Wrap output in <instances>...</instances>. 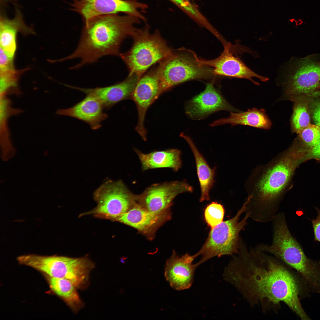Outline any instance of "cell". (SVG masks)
I'll list each match as a JSON object with an SVG mask.
<instances>
[{
	"label": "cell",
	"mask_w": 320,
	"mask_h": 320,
	"mask_svg": "<svg viewBox=\"0 0 320 320\" xmlns=\"http://www.w3.org/2000/svg\"><path fill=\"white\" fill-rule=\"evenodd\" d=\"M19 32L24 35L35 33L32 28L25 25L21 13L16 8L13 19H9L3 16L0 17V47L12 59H14L17 49L16 36Z\"/></svg>",
	"instance_id": "ffe728a7"
},
{
	"label": "cell",
	"mask_w": 320,
	"mask_h": 320,
	"mask_svg": "<svg viewBox=\"0 0 320 320\" xmlns=\"http://www.w3.org/2000/svg\"><path fill=\"white\" fill-rule=\"evenodd\" d=\"M104 108L94 97L87 95L81 100L67 109H59L56 113L60 115L70 116L87 124L93 130L98 129L101 123L106 119L108 115L103 111Z\"/></svg>",
	"instance_id": "d6986e66"
},
{
	"label": "cell",
	"mask_w": 320,
	"mask_h": 320,
	"mask_svg": "<svg viewBox=\"0 0 320 320\" xmlns=\"http://www.w3.org/2000/svg\"><path fill=\"white\" fill-rule=\"evenodd\" d=\"M169 210L157 213L145 209L137 201L115 221L137 230L149 239H153L157 229L171 218Z\"/></svg>",
	"instance_id": "9a60e30c"
},
{
	"label": "cell",
	"mask_w": 320,
	"mask_h": 320,
	"mask_svg": "<svg viewBox=\"0 0 320 320\" xmlns=\"http://www.w3.org/2000/svg\"><path fill=\"white\" fill-rule=\"evenodd\" d=\"M225 210L223 206L216 202H212L207 206L204 212L205 220L212 228L223 221Z\"/></svg>",
	"instance_id": "83f0119b"
},
{
	"label": "cell",
	"mask_w": 320,
	"mask_h": 320,
	"mask_svg": "<svg viewBox=\"0 0 320 320\" xmlns=\"http://www.w3.org/2000/svg\"><path fill=\"white\" fill-rule=\"evenodd\" d=\"M135 2L124 0H73L72 9L83 17L85 24L100 15L119 12L137 15L139 7Z\"/></svg>",
	"instance_id": "2e32d148"
},
{
	"label": "cell",
	"mask_w": 320,
	"mask_h": 320,
	"mask_svg": "<svg viewBox=\"0 0 320 320\" xmlns=\"http://www.w3.org/2000/svg\"><path fill=\"white\" fill-rule=\"evenodd\" d=\"M246 209L244 202L233 217L211 228L203 245L195 254L197 257L201 256L199 261L196 263L198 266L213 257L231 255L238 252L241 238L240 233L247 225L249 218V214L245 213L244 217L239 221Z\"/></svg>",
	"instance_id": "ba28073f"
},
{
	"label": "cell",
	"mask_w": 320,
	"mask_h": 320,
	"mask_svg": "<svg viewBox=\"0 0 320 320\" xmlns=\"http://www.w3.org/2000/svg\"><path fill=\"white\" fill-rule=\"evenodd\" d=\"M222 110L239 112L226 100L211 83L207 84L204 90L188 101L185 106V114L193 120L204 119L213 113Z\"/></svg>",
	"instance_id": "4fadbf2b"
},
{
	"label": "cell",
	"mask_w": 320,
	"mask_h": 320,
	"mask_svg": "<svg viewBox=\"0 0 320 320\" xmlns=\"http://www.w3.org/2000/svg\"><path fill=\"white\" fill-rule=\"evenodd\" d=\"M320 86V55L297 60L291 66L284 87L286 97L294 99L313 93Z\"/></svg>",
	"instance_id": "30bf717a"
},
{
	"label": "cell",
	"mask_w": 320,
	"mask_h": 320,
	"mask_svg": "<svg viewBox=\"0 0 320 320\" xmlns=\"http://www.w3.org/2000/svg\"><path fill=\"white\" fill-rule=\"evenodd\" d=\"M232 46L229 43L224 47V49L220 55L215 59L205 60L198 57V61L202 65L211 68L215 76L246 79L257 85H259V83L254 81L252 78H257L263 82L268 80L267 78L253 71L238 57L235 56Z\"/></svg>",
	"instance_id": "5bb4252c"
},
{
	"label": "cell",
	"mask_w": 320,
	"mask_h": 320,
	"mask_svg": "<svg viewBox=\"0 0 320 320\" xmlns=\"http://www.w3.org/2000/svg\"><path fill=\"white\" fill-rule=\"evenodd\" d=\"M293 149L281 153L256 168L247 184L245 213L261 223L271 222L279 209L296 164Z\"/></svg>",
	"instance_id": "7a4b0ae2"
},
{
	"label": "cell",
	"mask_w": 320,
	"mask_h": 320,
	"mask_svg": "<svg viewBox=\"0 0 320 320\" xmlns=\"http://www.w3.org/2000/svg\"><path fill=\"white\" fill-rule=\"evenodd\" d=\"M17 260L19 263L41 271L49 277L68 279L76 288L85 284L94 266L85 257L76 258L32 254L19 256Z\"/></svg>",
	"instance_id": "52a82bcc"
},
{
	"label": "cell",
	"mask_w": 320,
	"mask_h": 320,
	"mask_svg": "<svg viewBox=\"0 0 320 320\" xmlns=\"http://www.w3.org/2000/svg\"><path fill=\"white\" fill-rule=\"evenodd\" d=\"M192 187L185 181L155 184L136 195L137 202L153 212L160 213L170 210L175 198L180 194L192 193Z\"/></svg>",
	"instance_id": "8fae6325"
},
{
	"label": "cell",
	"mask_w": 320,
	"mask_h": 320,
	"mask_svg": "<svg viewBox=\"0 0 320 320\" xmlns=\"http://www.w3.org/2000/svg\"><path fill=\"white\" fill-rule=\"evenodd\" d=\"M0 136L1 145L3 148H10L12 145L8 126L9 118L22 113L23 111L13 108L11 100L7 96H0Z\"/></svg>",
	"instance_id": "d4e9b609"
},
{
	"label": "cell",
	"mask_w": 320,
	"mask_h": 320,
	"mask_svg": "<svg viewBox=\"0 0 320 320\" xmlns=\"http://www.w3.org/2000/svg\"><path fill=\"white\" fill-rule=\"evenodd\" d=\"M93 195L97 206L80 216L92 215L98 218L115 221L136 201V195L121 180L106 181L95 191Z\"/></svg>",
	"instance_id": "9c48e42d"
},
{
	"label": "cell",
	"mask_w": 320,
	"mask_h": 320,
	"mask_svg": "<svg viewBox=\"0 0 320 320\" xmlns=\"http://www.w3.org/2000/svg\"><path fill=\"white\" fill-rule=\"evenodd\" d=\"M192 50H173L156 68L162 93L184 82L207 79L215 76L212 68L201 64Z\"/></svg>",
	"instance_id": "5b68a950"
},
{
	"label": "cell",
	"mask_w": 320,
	"mask_h": 320,
	"mask_svg": "<svg viewBox=\"0 0 320 320\" xmlns=\"http://www.w3.org/2000/svg\"><path fill=\"white\" fill-rule=\"evenodd\" d=\"M26 69L16 70L13 63L0 68V96L10 95L19 96L22 94L18 82L21 74Z\"/></svg>",
	"instance_id": "484cf974"
},
{
	"label": "cell",
	"mask_w": 320,
	"mask_h": 320,
	"mask_svg": "<svg viewBox=\"0 0 320 320\" xmlns=\"http://www.w3.org/2000/svg\"><path fill=\"white\" fill-rule=\"evenodd\" d=\"M226 124L232 126L241 125L265 129H269L272 124L264 109L253 108L245 112H231L228 117L215 121L209 125L214 127Z\"/></svg>",
	"instance_id": "7402d4cb"
},
{
	"label": "cell",
	"mask_w": 320,
	"mask_h": 320,
	"mask_svg": "<svg viewBox=\"0 0 320 320\" xmlns=\"http://www.w3.org/2000/svg\"><path fill=\"white\" fill-rule=\"evenodd\" d=\"M180 136L188 144L195 158L197 173L201 188V202L209 199V193L215 182L216 167L212 169L207 163L203 155L199 151L191 139L183 133Z\"/></svg>",
	"instance_id": "603a6c76"
},
{
	"label": "cell",
	"mask_w": 320,
	"mask_h": 320,
	"mask_svg": "<svg viewBox=\"0 0 320 320\" xmlns=\"http://www.w3.org/2000/svg\"><path fill=\"white\" fill-rule=\"evenodd\" d=\"M131 36L133 40L132 47L120 56L128 68L129 75L134 74L140 79L150 67L173 50L157 31L151 34L147 28L135 29Z\"/></svg>",
	"instance_id": "8992f818"
},
{
	"label": "cell",
	"mask_w": 320,
	"mask_h": 320,
	"mask_svg": "<svg viewBox=\"0 0 320 320\" xmlns=\"http://www.w3.org/2000/svg\"><path fill=\"white\" fill-rule=\"evenodd\" d=\"M241 239L237 255L224 271L225 280L263 311L277 309L282 302L301 319H308L300 303L299 282L287 265L272 255L249 249Z\"/></svg>",
	"instance_id": "6da1fadb"
},
{
	"label": "cell",
	"mask_w": 320,
	"mask_h": 320,
	"mask_svg": "<svg viewBox=\"0 0 320 320\" xmlns=\"http://www.w3.org/2000/svg\"><path fill=\"white\" fill-rule=\"evenodd\" d=\"M299 134L303 141L311 147L320 141V127L316 125L310 124Z\"/></svg>",
	"instance_id": "f1b7e54d"
},
{
	"label": "cell",
	"mask_w": 320,
	"mask_h": 320,
	"mask_svg": "<svg viewBox=\"0 0 320 320\" xmlns=\"http://www.w3.org/2000/svg\"><path fill=\"white\" fill-rule=\"evenodd\" d=\"M128 20L126 17L115 14L92 18L85 24L74 52L59 61L79 58L80 62L71 68L74 69L95 62L105 55L120 56L121 43L127 36H131L135 30Z\"/></svg>",
	"instance_id": "3957f363"
},
{
	"label": "cell",
	"mask_w": 320,
	"mask_h": 320,
	"mask_svg": "<svg viewBox=\"0 0 320 320\" xmlns=\"http://www.w3.org/2000/svg\"><path fill=\"white\" fill-rule=\"evenodd\" d=\"M134 151L139 157L143 171L167 168L177 172L182 166L181 152L177 149L154 151L146 154L136 149Z\"/></svg>",
	"instance_id": "44dd1931"
},
{
	"label": "cell",
	"mask_w": 320,
	"mask_h": 320,
	"mask_svg": "<svg viewBox=\"0 0 320 320\" xmlns=\"http://www.w3.org/2000/svg\"><path fill=\"white\" fill-rule=\"evenodd\" d=\"M313 119L316 125L320 127V100L315 102L312 108Z\"/></svg>",
	"instance_id": "4dcf8cb0"
},
{
	"label": "cell",
	"mask_w": 320,
	"mask_h": 320,
	"mask_svg": "<svg viewBox=\"0 0 320 320\" xmlns=\"http://www.w3.org/2000/svg\"><path fill=\"white\" fill-rule=\"evenodd\" d=\"M306 157L308 158L320 159V141L316 145L311 147Z\"/></svg>",
	"instance_id": "1f68e13d"
},
{
	"label": "cell",
	"mask_w": 320,
	"mask_h": 320,
	"mask_svg": "<svg viewBox=\"0 0 320 320\" xmlns=\"http://www.w3.org/2000/svg\"><path fill=\"white\" fill-rule=\"evenodd\" d=\"M49 283L51 289L63 298L73 311L76 312L83 306L76 292V288L70 280L64 278L49 277Z\"/></svg>",
	"instance_id": "cb8c5ba5"
},
{
	"label": "cell",
	"mask_w": 320,
	"mask_h": 320,
	"mask_svg": "<svg viewBox=\"0 0 320 320\" xmlns=\"http://www.w3.org/2000/svg\"><path fill=\"white\" fill-rule=\"evenodd\" d=\"M291 123L293 130L298 134L311 124L310 115L306 103L296 102L294 106Z\"/></svg>",
	"instance_id": "4316f807"
},
{
	"label": "cell",
	"mask_w": 320,
	"mask_h": 320,
	"mask_svg": "<svg viewBox=\"0 0 320 320\" xmlns=\"http://www.w3.org/2000/svg\"><path fill=\"white\" fill-rule=\"evenodd\" d=\"M140 79L133 74L124 81L116 84L104 87L84 88L67 85L86 95L92 96L101 103L104 108L109 109L119 102L132 98V94Z\"/></svg>",
	"instance_id": "e0dca14e"
},
{
	"label": "cell",
	"mask_w": 320,
	"mask_h": 320,
	"mask_svg": "<svg viewBox=\"0 0 320 320\" xmlns=\"http://www.w3.org/2000/svg\"><path fill=\"white\" fill-rule=\"evenodd\" d=\"M195 254L188 253L180 256L175 252L167 261L164 275L170 286L177 290L188 289L192 286L198 266L193 262Z\"/></svg>",
	"instance_id": "ac0fdd59"
},
{
	"label": "cell",
	"mask_w": 320,
	"mask_h": 320,
	"mask_svg": "<svg viewBox=\"0 0 320 320\" xmlns=\"http://www.w3.org/2000/svg\"><path fill=\"white\" fill-rule=\"evenodd\" d=\"M317 216L315 219L311 220L314 234V241L320 243V209L315 207ZM320 263V260L319 262Z\"/></svg>",
	"instance_id": "f546056e"
},
{
	"label": "cell",
	"mask_w": 320,
	"mask_h": 320,
	"mask_svg": "<svg viewBox=\"0 0 320 320\" xmlns=\"http://www.w3.org/2000/svg\"><path fill=\"white\" fill-rule=\"evenodd\" d=\"M162 94L156 68L150 71L139 80L132 94L138 113L136 131L143 140H147V130L144 121L147 111L150 106Z\"/></svg>",
	"instance_id": "7c38bea8"
},
{
	"label": "cell",
	"mask_w": 320,
	"mask_h": 320,
	"mask_svg": "<svg viewBox=\"0 0 320 320\" xmlns=\"http://www.w3.org/2000/svg\"><path fill=\"white\" fill-rule=\"evenodd\" d=\"M271 222L272 243H260L255 248L271 254L295 269L311 291L320 293V263L306 256L289 230L284 213H278Z\"/></svg>",
	"instance_id": "277c9868"
}]
</instances>
